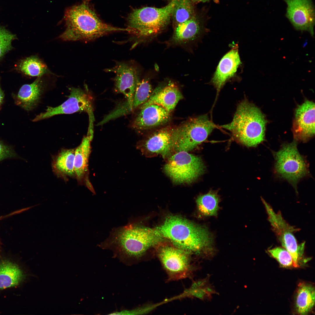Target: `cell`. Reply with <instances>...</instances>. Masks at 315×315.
I'll list each match as a JSON object with an SVG mask.
<instances>
[{
	"instance_id": "obj_1",
	"label": "cell",
	"mask_w": 315,
	"mask_h": 315,
	"mask_svg": "<svg viewBox=\"0 0 315 315\" xmlns=\"http://www.w3.org/2000/svg\"><path fill=\"white\" fill-rule=\"evenodd\" d=\"M163 238L155 229L137 225L130 221L125 225L113 229L99 246L111 250L121 259L131 261L140 258Z\"/></svg>"
},
{
	"instance_id": "obj_2",
	"label": "cell",
	"mask_w": 315,
	"mask_h": 315,
	"mask_svg": "<svg viewBox=\"0 0 315 315\" xmlns=\"http://www.w3.org/2000/svg\"><path fill=\"white\" fill-rule=\"evenodd\" d=\"M89 0L73 6L65 15L66 28L59 37L64 41H89L108 33L119 31L130 32L129 28L115 27L102 22L89 5Z\"/></svg>"
},
{
	"instance_id": "obj_3",
	"label": "cell",
	"mask_w": 315,
	"mask_h": 315,
	"mask_svg": "<svg viewBox=\"0 0 315 315\" xmlns=\"http://www.w3.org/2000/svg\"><path fill=\"white\" fill-rule=\"evenodd\" d=\"M155 229L163 238L189 253L205 249L212 243V238L207 229L177 216H168Z\"/></svg>"
},
{
	"instance_id": "obj_4",
	"label": "cell",
	"mask_w": 315,
	"mask_h": 315,
	"mask_svg": "<svg viewBox=\"0 0 315 315\" xmlns=\"http://www.w3.org/2000/svg\"><path fill=\"white\" fill-rule=\"evenodd\" d=\"M267 122L258 108L244 100L238 104L232 121L221 127L230 132L238 142L255 147L264 140Z\"/></svg>"
},
{
	"instance_id": "obj_5",
	"label": "cell",
	"mask_w": 315,
	"mask_h": 315,
	"mask_svg": "<svg viewBox=\"0 0 315 315\" xmlns=\"http://www.w3.org/2000/svg\"><path fill=\"white\" fill-rule=\"evenodd\" d=\"M177 1L172 0L161 8L145 7L133 10L127 18L128 28L139 37H154L168 25Z\"/></svg>"
},
{
	"instance_id": "obj_6",
	"label": "cell",
	"mask_w": 315,
	"mask_h": 315,
	"mask_svg": "<svg viewBox=\"0 0 315 315\" xmlns=\"http://www.w3.org/2000/svg\"><path fill=\"white\" fill-rule=\"evenodd\" d=\"M216 127L207 114L189 119L174 128V149L177 152L193 150L205 141Z\"/></svg>"
},
{
	"instance_id": "obj_7",
	"label": "cell",
	"mask_w": 315,
	"mask_h": 315,
	"mask_svg": "<svg viewBox=\"0 0 315 315\" xmlns=\"http://www.w3.org/2000/svg\"><path fill=\"white\" fill-rule=\"evenodd\" d=\"M69 89L70 94L68 99L65 102L56 107L48 106L44 112L37 115L33 121H38L58 115L86 112L89 119L87 133L93 135L94 118L92 96L86 86L85 90L74 87H71Z\"/></svg>"
},
{
	"instance_id": "obj_8",
	"label": "cell",
	"mask_w": 315,
	"mask_h": 315,
	"mask_svg": "<svg viewBox=\"0 0 315 315\" xmlns=\"http://www.w3.org/2000/svg\"><path fill=\"white\" fill-rule=\"evenodd\" d=\"M274 156L276 172L295 187L300 180L308 174L307 164L298 150L296 141L283 144Z\"/></svg>"
},
{
	"instance_id": "obj_9",
	"label": "cell",
	"mask_w": 315,
	"mask_h": 315,
	"mask_svg": "<svg viewBox=\"0 0 315 315\" xmlns=\"http://www.w3.org/2000/svg\"><path fill=\"white\" fill-rule=\"evenodd\" d=\"M205 169L200 157L186 151H181L169 158L164 170L175 183H190L203 174Z\"/></svg>"
},
{
	"instance_id": "obj_10",
	"label": "cell",
	"mask_w": 315,
	"mask_h": 315,
	"mask_svg": "<svg viewBox=\"0 0 315 315\" xmlns=\"http://www.w3.org/2000/svg\"><path fill=\"white\" fill-rule=\"evenodd\" d=\"M268 216L269 221L282 246L291 255L295 267H298V262L302 256L304 243L298 245L293 233L298 229L290 225L284 220L280 211L276 213L271 206L261 198Z\"/></svg>"
},
{
	"instance_id": "obj_11",
	"label": "cell",
	"mask_w": 315,
	"mask_h": 315,
	"mask_svg": "<svg viewBox=\"0 0 315 315\" xmlns=\"http://www.w3.org/2000/svg\"><path fill=\"white\" fill-rule=\"evenodd\" d=\"M106 70L115 73V91L123 94L125 99V101L117 106L118 110L124 115L129 114L136 85L139 80L137 70L135 66L128 63L119 62L114 67Z\"/></svg>"
},
{
	"instance_id": "obj_12",
	"label": "cell",
	"mask_w": 315,
	"mask_h": 315,
	"mask_svg": "<svg viewBox=\"0 0 315 315\" xmlns=\"http://www.w3.org/2000/svg\"><path fill=\"white\" fill-rule=\"evenodd\" d=\"M189 253L177 247L169 246L158 250V257L168 280H178L189 276L192 269Z\"/></svg>"
},
{
	"instance_id": "obj_13",
	"label": "cell",
	"mask_w": 315,
	"mask_h": 315,
	"mask_svg": "<svg viewBox=\"0 0 315 315\" xmlns=\"http://www.w3.org/2000/svg\"><path fill=\"white\" fill-rule=\"evenodd\" d=\"M287 4L286 16L294 28L314 34L315 10L312 0H284Z\"/></svg>"
},
{
	"instance_id": "obj_14",
	"label": "cell",
	"mask_w": 315,
	"mask_h": 315,
	"mask_svg": "<svg viewBox=\"0 0 315 315\" xmlns=\"http://www.w3.org/2000/svg\"><path fill=\"white\" fill-rule=\"evenodd\" d=\"M295 140L305 142L315 134V104L305 101L295 111L293 127Z\"/></svg>"
},
{
	"instance_id": "obj_15",
	"label": "cell",
	"mask_w": 315,
	"mask_h": 315,
	"mask_svg": "<svg viewBox=\"0 0 315 315\" xmlns=\"http://www.w3.org/2000/svg\"><path fill=\"white\" fill-rule=\"evenodd\" d=\"M139 107L140 110L130 124L135 130H142L156 127L170 119L171 113L160 105L151 104Z\"/></svg>"
},
{
	"instance_id": "obj_16",
	"label": "cell",
	"mask_w": 315,
	"mask_h": 315,
	"mask_svg": "<svg viewBox=\"0 0 315 315\" xmlns=\"http://www.w3.org/2000/svg\"><path fill=\"white\" fill-rule=\"evenodd\" d=\"M174 128L167 127L155 132L147 139L139 142L136 147L142 152L160 154L165 158L174 149Z\"/></svg>"
},
{
	"instance_id": "obj_17",
	"label": "cell",
	"mask_w": 315,
	"mask_h": 315,
	"mask_svg": "<svg viewBox=\"0 0 315 315\" xmlns=\"http://www.w3.org/2000/svg\"><path fill=\"white\" fill-rule=\"evenodd\" d=\"M92 139L84 136L80 144L75 149L74 167L75 177L79 183L85 185L93 194H96L89 178V160Z\"/></svg>"
},
{
	"instance_id": "obj_18",
	"label": "cell",
	"mask_w": 315,
	"mask_h": 315,
	"mask_svg": "<svg viewBox=\"0 0 315 315\" xmlns=\"http://www.w3.org/2000/svg\"><path fill=\"white\" fill-rule=\"evenodd\" d=\"M241 63L238 46L236 45L221 60L212 79L216 89V97L226 81L234 76Z\"/></svg>"
},
{
	"instance_id": "obj_19",
	"label": "cell",
	"mask_w": 315,
	"mask_h": 315,
	"mask_svg": "<svg viewBox=\"0 0 315 315\" xmlns=\"http://www.w3.org/2000/svg\"><path fill=\"white\" fill-rule=\"evenodd\" d=\"M183 98L178 87L173 83H170L163 87H159L155 89L148 100L141 106L157 104L162 106L171 113Z\"/></svg>"
},
{
	"instance_id": "obj_20",
	"label": "cell",
	"mask_w": 315,
	"mask_h": 315,
	"mask_svg": "<svg viewBox=\"0 0 315 315\" xmlns=\"http://www.w3.org/2000/svg\"><path fill=\"white\" fill-rule=\"evenodd\" d=\"M46 87V83L41 77L37 78L32 83L23 85L17 96V104L29 111L38 104Z\"/></svg>"
},
{
	"instance_id": "obj_21",
	"label": "cell",
	"mask_w": 315,
	"mask_h": 315,
	"mask_svg": "<svg viewBox=\"0 0 315 315\" xmlns=\"http://www.w3.org/2000/svg\"><path fill=\"white\" fill-rule=\"evenodd\" d=\"M174 29L172 36L168 42L170 45L184 44L192 41L200 36L202 30L200 22L194 16Z\"/></svg>"
},
{
	"instance_id": "obj_22",
	"label": "cell",
	"mask_w": 315,
	"mask_h": 315,
	"mask_svg": "<svg viewBox=\"0 0 315 315\" xmlns=\"http://www.w3.org/2000/svg\"><path fill=\"white\" fill-rule=\"evenodd\" d=\"M26 277V275L17 264L0 258V290L17 286Z\"/></svg>"
},
{
	"instance_id": "obj_23",
	"label": "cell",
	"mask_w": 315,
	"mask_h": 315,
	"mask_svg": "<svg viewBox=\"0 0 315 315\" xmlns=\"http://www.w3.org/2000/svg\"><path fill=\"white\" fill-rule=\"evenodd\" d=\"M75 149H64L54 159L52 166L54 172L63 177H75L74 163Z\"/></svg>"
},
{
	"instance_id": "obj_24",
	"label": "cell",
	"mask_w": 315,
	"mask_h": 315,
	"mask_svg": "<svg viewBox=\"0 0 315 315\" xmlns=\"http://www.w3.org/2000/svg\"><path fill=\"white\" fill-rule=\"evenodd\" d=\"M315 288L312 285L300 283L298 288L296 298V306L300 314H307L315 304Z\"/></svg>"
},
{
	"instance_id": "obj_25",
	"label": "cell",
	"mask_w": 315,
	"mask_h": 315,
	"mask_svg": "<svg viewBox=\"0 0 315 315\" xmlns=\"http://www.w3.org/2000/svg\"><path fill=\"white\" fill-rule=\"evenodd\" d=\"M19 70L23 74L32 77H41L52 74L46 65L37 56H32L22 60Z\"/></svg>"
},
{
	"instance_id": "obj_26",
	"label": "cell",
	"mask_w": 315,
	"mask_h": 315,
	"mask_svg": "<svg viewBox=\"0 0 315 315\" xmlns=\"http://www.w3.org/2000/svg\"><path fill=\"white\" fill-rule=\"evenodd\" d=\"M219 198L216 194L209 192L201 195L196 200L198 210L205 216H216L219 209Z\"/></svg>"
},
{
	"instance_id": "obj_27",
	"label": "cell",
	"mask_w": 315,
	"mask_h": 315,
	"mask_svg": "<svg viewBox=\"0 0 315 315\" xmlns=\"http://www.w3.org/2000/svg\"><path fill=\"white\" fill-rule=\"evenodd\" d=\"M192 3V0H177L172 15L174 28L194 16Z\"/></svg>"
},
{
	"instance_id": "obj_28",
	"label": "cell",
	"mask_w": 315,
	"mask_h": 315,
	"mask_svg": "<svg viewBox=\"0 0 315 315\" xmlns=\"http://www.w3.org/2000/svg\"><path fill=\"white\" fill-rule=\"evenodd\" d=\"M153 92L151 85L148 80L144 79L139 80L136 85L135 93L129 113L146 102Z\"/></svg>"
},
{
	"instance_id": "obj_29",
	"label": "cell",
	"mask_w": 315,
	"mask_h": 315,
	"mask_svg": "<svg viewBox=\"0 0 315 315\" xmlns=\"http://www.w3.org/2000/svg\"><path fill=\"white\" fill-rule=\"evenodd\" d=\"M268 251L283 266H294L293 262L291 255L284 248L276 247L269 249Z\"/></svg>"
},
{
	"instance_id": "obj_30",
	"label": "cell",
	"mask_w": 315,
	"mask_h": 315,
	"mask_svg": "<svg viewBox=\"0 0 315 315\" xmlns=\"http://www.w3.org/2000/svg\"><path fill=\"white\" fill-rule=\"evenodd\" d=\"M16 38L15 35L0 26V59L12 49V42Z\"/></svg>"
},
{
	"instance_id": "obj_31",
	"label": "cell",
	"mask_w": 315,
	"mask_h": 315,
	"mask_svg": "<svg viewBox=\"0 0 315 315\" xmlns=\"http://www.w3.org/2000/svg\"><path fill=\"white\" fill-rule=\"evenodd\" d=\"M16 153L11 147L0 141V161L6 158L14 157Z\"/></svg>"
},
{
	"instance_id": "obj_32",
	"label": "cell",
	"mask_w": 315,
	"mask_h": 315,
	"mask_svg": "<svg viewBox=\"0 0 315 315\" xmlns=\"http://www.w3.org/2000/svg\"><path fill=\"white\" fill-rule=\"evenodd\" d=\"M210 275H208L205 278L203 279H200L194 282L192 284L191 289H194L197 288H202L209 284Z\"/></svg>"
},
{
	"instance_id": "obj_33",
	"label": "cell",
	"mask_w": 315,
	"mask_h": 315,
	"mask_svg": "<svg viewBox=\"0 0 315 315\" xmlns=\"http://www.w3.org/2000/svg\"><path fill=\"white\" fill-rule=\"evenodd\" d=\"M202 288L207 294L210 295L212 294H218L213 287L209 284Z\"/></svg>"
},
{
	"instance_id": "obj_34",
	"label": "cell",
	"mask_w": 315,
	"mask_h": 315,
	"mask_svg": "<svg viewBox=\"0 0 315 315\" xmlns=\"http://www.w3.org/2000/svg\"><path fill=\"white\" fill-rule=\"evenodd\" d=\"M4 96V92L0 86V107L2 103Z\"/></svg>"
},
{
	"instance_id": "obj_35",
	"label": "cell",
	"mask_w": 315,
	"mask_h": 315,
	"mask_svg": "<svg viewBox=\"0 0 315 315\" xmlns=\"http://www.w3.org/2000/svg\"><path fill=\"white\" fill-rule=\"evenodd\" d=\"M209 0H192V2L194 3H197L199 2H206Z\"/></svg>"
}]
</instances>
